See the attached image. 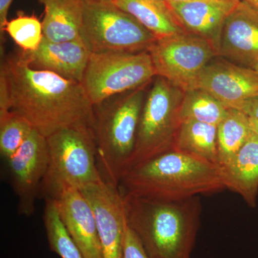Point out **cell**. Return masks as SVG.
Wrapping results in <instances>:
<instances>
[{
    "label": "cell",
    "mask_w": 258,
    "mask_h": 258,
    "mask_svg": "<svg viewBox=\"0 0 258 258\" xmlns=\"http://www.w3.org/2000/svg\"><path fill=\"white\" fill-rule=\"evenodd\" d=\"M81 39L93 53L149 51L157 37L112 2L82 3Z\"/></svg>",
    "instance_id": "8992f818"
},
{
    "label": "cell",
    "mask_w": 258,
    "mask_h": 258,
    "mask_svg": "<svg viewBox=\"0 0 258 258\" xmlns=\"http://www.w3.org/2000/svg\"><path fill=\"white\" fill-rule=\"evenodd\" d=\"M234 109L242 111L249 118L258 120V96L244 101Z\"/></svg>",
    "instance_id": "4316f807"
},
{
    "label": "cell",
    "mask_w": 258,
    "mask_h": 258,
    "mask_svg": "<svg viewBox=\"0 0 258 258\" xmlns=\"http://www.w3.org/2000/svg\"><path fill=\"white\" fill-rule=\"evenodd\" d=\"M55 200L61 220L85 258H103L96 220L81 191L69 189Z\"/></svg>",
    "instance_id": "5bb4252c"
},
{
    "label": "cell",
    "mask_w": 258,
    "mask_h": 258,
    "mask_svg": "<svg viewBox=\"0 0 258 258\" xmlns=\"http://www.w3.org/2000/svg\"><path fill=\"white\" fill-rule=\"evenodd\" d=\"M174 149L218 165L217 126L195 120L181 122Z\"/></svg>",
    "instance_id": "ffe728a7"
},
{
    "label": "cell",
    "mask_w": 258,
    "mask_h": 258,
    "mask_svg": "<svg viewBox=\"0 0 258 258\" xmlns=\"http://www.w3.org/2000/svg\"><path fill=\"white\" fill-rule=\"evenodd\" d=\"M23 52L34 69L50 71L79 83L82 81L91 54L82 39L55 42L44 37L37 50Z\"/></svg>",
    "instance_id": "2e32d148"
},
{
    "label": "cell",
    "mask_w": 258,
    "mask_h": 258,
    "mask_svg": "<svg viewBox=\"0 0 258 258\" xmlns=\"http://www.w3.org/2000/svg\"><path fill=\"white\" fill-rule=\"evenodd\" d=\"M220 168L226 189L240 195L249 208H255L258 197L257 134L251 132L233 159Z\"/></svg>",
    "instance_id": "e0dca14e"
},
{
    "label": "cell",
    "mask_w": 258,
    "mask_h": 258,
    "mask_svg": "<svg viewBox=\"0 0 258 258\" xmlns=\"http://www.w3.org/2000/svg\"><path fill=\"white\" fill-rule=\"evenodd\" d=\"M16 45L25 52H35L43 39L41 22L37 17L19 13L16 18L8 21L5 28Z\"/></svg>",
    "instance_id": "cb8c5ba5"
},
{
    "label": "cell",
    "mask_w": 258,
    "mask_h": 258,
    "mask_svg": "<svg viewBox=\"0 0 258 258\" xmlns=\"http://www.w3.org/2000/svg\"><path fill=\"white\" fill-rule=\"evenodd\" d=\"M123 195L127 224L150 257L191 258L201 223L200 197L171 202Z\"/></svg>",
    "instance_id": "3957f363"
},
{
    "label": "cell",
    "mask_w": 258,
    "mask_h": 258,
    "mask_svg": "<svg viewBox=\"0 0 258 258\" xmlns=\"http://www.w3.org/2000/svg\"><path fill=\"white\" fill-rule=\"evenodd\" d=\"M80 191L93 209L103 258H122L125 215L120 186L103 181Z\"/></svg>",
    "instance_id": "8fae6325"
},
{
    "label": "cell",
    "mask_w": 258,
    "mask_h": 258,
    "mask_svg": "<svg viewBox=\"0 0 258 258\" xmlns=\"http://www.w3.org/2000/svg\"><path fill=\"white\" fill-rule=\"evenodd\" d=\"M48 166L41 191L56 200L69 189L81 190L105 181L97 165L93 125L88 123L61 129L47 137Z\"/></svg>",
    "instance_id": "5b68a950"
},
{
    "label": "cell",
    "mask_w": 258,
    "mask_h": 258,
    "mask_svg": "<svg viewBox=\"0 0 258 258\" xmlns=\"http://www.w3.org/2000/svg\"><path fill=\"white\" fill-rule=\"evenodd\" d=\"M122 258H152L148 254L138 237L125 220Z\"/></svg>",
    "instance_id": "484cf974"
},
{
    "label": "cell",
    "mask_w": 258,
    "mask_h": 258,
    "mask_svg": "<svg viewBox=\"0 0 258 258\" xmlns=\"http://www.w3.org/2000/svg\"><path fill=\"white\" fill-rule=\"evenodd\" d=\"M49 247L60 258H85L61 220L55 200H47L43 215Z\"/></svg>",
    "instance_id": "603a6c76"
},
{
    "label": "cell",
    "mask_w": 258,
    "mask_h": 258,
    "mask_svg": "<svg viewBox=\"0 0 258 258\" xmlns=\"http://www.w3.org/2000/svg\"><path fill=\"white\" fill-rule=\"evenodd\" d=\"M10 183L18 200L20 215L30 216L45 179L49 161L47 138L33 129L8 161Z\"/></svg>",
    "instance_id": "30bf717a"
},
{
    "label": "cell",
    "mask_w": 258,
    "mask_h": 258,
    "mask_svg": "<svg viewBox=\"0 0 258 258\" xmlns=\"http://www.w3.org/2000/svg\"><path fill=\"white\" fill-rule=\"evenodd\" d=\"M112 3L132 15L157 40L186 32L164 0H113Z\"/></svg>",
    "instance_id": "d6986e66"
},
{
    "label": "cell",
    "mask_w": 258,
    "mask_h": 258,
    "mask_svg": "<svg viewBox=\"0 0 258 258\" xmlns=\"http://www.w3.org/2000/svg\"><path fill=\"white\" fill-rule=\"evenodd\" d=\"M44 7L43 37L50 41L81 39L82 3L79 0H37Z\"/></svg>",
    "instance_id": "ac0fdd59"
},
{
    "label": "cell",
    "mask_w": 258,
    "mask_h": 258,
    "mask_svg": "<svg viewBox=\"0 0 258 258\" xmlns=\"http://www.w3.org/2000/svg\"><path fill=\"white\" fill-rule=\"evenodd\" d=\"M168 5L177 4V3H189V2L208 1V0H165ZM229 1H240V0H229Z\"/></svg>",
    "instance_id": "f546056e"
},
{
    "label": "cell",
    "mask_w": 258,
    "mask_h": 258,
    "mask_svg": "<svg viewBox=\"0 0 258 258\" xmlns=\"http://www.w3.org/2000/svg\"><path fill=\"white\" fill-rule=\"evenodd\" d=\"M164 1H165V0H164Z\"/></svg>",
    "instance_id": "836d02e7"
},
{
    "label": "cell",
    "mask_w": 258,
    "mask_h": 258,
    "mask_svg": "<svg viewBox=\"0 0 258 258\" xmlns=\"http://www.w3.org/2000/svg\"><path fill=\"white\" fill-rule=\"evenodd\" d=\"M249 119L251 130L258 136V120L255 118H249Z\"/></svg>",
    "instance_id": "f1b7e54d"
},
{
    "label": "cell",
    "mask_w": 258,
    "mask_h": 258,
    "mask_svg": "<svg viewBox=\"0 0 258 258\" xmlns=\"http://www.w3.org/2000/svg\"><path fill=\"white\" fill-rule=\"evenodd\" d=\"M119 186L132 196L171 202L226 189L220 166L176 149L129 168Z\"/></svg>",
    "instance_id": "7a4b0ae2"
},
{
    "label": "cell",
    "mask_w": 258,
    "mask_h": 258,
    "mask_svg": "<svg viewBox=\"0 0 258 258\" xmlns=\"http://www.w3.org/2000/svg\"><path fill=\"white\" fill-rule=\"evenodd\" d=\"M144 86L93 107L97 159L105 181L119 186L135 149L144 101Z\"/></svg>",
    "instance_id": "277c9868"
},
{
    "label": "cell",
    "mask_w": 258,
    "mask_h": 258,
    "mask_svg": "<svg viewBox=\"0 0 258 258\" xmlns=\"http://www.w3.org/2000/svg\"><path fill=\"white\" fill-rule=\"evenodd\" d=\"M242 1L258 12V0H242Z\"/></svg>",
    "instance_id": "4dcf8cb0"
},
{
    "label": "cell",
    "mask_w": 258,
    "mask_h": 258,
    "mask_svg": "<svg viewBox=\"0 0 258 258\" xmlns=\"http://www.w3.org/2000/svg\"><path fill=\"white\" fill-rule=\"evenodd\" d=\"M184 95L166 79L156 80L144 101L129 168L174 149Z\"/></svg>",
    "instance_id": "52a82bcc"
},
{
    "label": "cell",
    "mask_w": 258,
    "mask_h": 258,
    "mask_svg": "<svg viewBox=\"0 0 258 258\" xmlns=\"http://www.w3.org/2000/svg\"><path fill=\"white\" fill-rule=\"evenodd\" d=\"M156 76L148 51L91 52L81 83L94 107L112 97L146 86Z\"/></svg>",
    "instance_id": "ba28073f"
},
{
    "label": "cell",
    "mask_w": 258,
    "mask_h": 258,
    "mask_svg": "<svg viewBox=\"0 0 258 258\" xmlns=\"http://www.w3.org/2000/svg\"><path fill=\"white\" fill-rule=\"evenodd\" d=\"M0 79L6 86L10 111L46 138L61 129L93 125V106L81 83L34 69L23 51L4 56Z\"/></svg>",
    "instance_id": "6da1fadb"
},
{
    "label": "cell",
    "mask_w": 258,
    "mask_h": 258,
    "mask_svg": "<svg viewBox=\"0 0 258 258\" xmlns=\"http://www.w3.org/2000/svg\"><path fill=\"white\" fill-rule=\"evenodd\" d=\"M251 132L249 117L239 110L229 108L227 114L217 125L219 166L225 165L233 159Z\"/></svg>",
    "instance_id": "44dd1931"
},
{
    "label": "cell",
    "mask_w": 258,
    "mask_h": 258,
    "mask_svg": "<svg viewBox=\"0 0 258 258\" xmlns=\"http://www.w3.org/2000/svg\"><path fill=\"white\" fill-rule=\"evenodd\" d=\"M228 110L210 93L201 89H193L184 93L180 105L179 122L195 120L217 126Z\"/></svg>",
    "instance_id": "7402d4cb"
},
{
    "label": "cell",
    "mask_w": 258,
    "mask_h": 258,
    "mask_svg": "<svg viewBox=\"0 0 258 258\" xmlns=\"http://www.w3.org/2000/svg\"><path fill=\"white\" fill-rule=\"evenodd\" d=\"M194 89H201L228 108L258 96V74L254 69L217 62L208 64Z\"/></svg>",
    "instance_id": "7c38bea8"
},
{
    "label": "cell",
    "mask_w": 258,
    "mask_h": 258,
    "mask_svg": "<svg viewBox=\"0 0 258 258\" xmlns=\"http://www.w3.org/2000/svg\"><path fill=\"white\" fill-rule=\"evenodd\" d=\"M13 0H0V33L1 40L4 37L5 28L8 23V15Z\"/></svg>",
    "instance_id": "83f0119b"
},
{
    "label": "cell",
    "mask_w": 258,
    "mask_h": 258,
    "mask_svg": "<svg viewBox=\"0 0 258 258\" xmlns=\"http://www.w3.org/2000/svg\"><path fill=\"white\" fill-rule=\"evenodd\" d=\"M81 3H94V2H112L113 0H79Z\"/></svg>",
    "instance_id": "1f68e13d"
},
{
    "label": "cell",
    "mask_w": 258,
    "mask_h": 258,
    "mask_svg": "<svg viewBox=\"0 0 258 258\" xmlns=\"http://www.w3.org/2000/svg\"><path fill=\"white\" fill-rule=\"evenodd\" d=\"M240 1L208 0L169 5L182 28L208 40L219 54L226 20Z\"/></svg>",
    "instance_id": "9a60e30c"
},
{
    "label": "cell",
    "mask_w": 258,
    "mask_h": 258,
    "mask_svg": "<svg viewBox=\"0 0 258 258\" xmlns=\"http://www.w3.org/2000/svg\"><path fill=\"white\" fill-rule=\"evenodd\" d=\"M33 128L23 117L11 112L0 119V153L8 161L20 149Z\"/></svg>",
    "instance_id": "d4e9b609"
},
{
    "label": "cell",
    "mask_w": 258,
    "mask_h": 258,
    "mask_svg": "<svg viewBox=\"0 0 258 258\" xmlns=\"http://www.w3.org/2000/svg\"><path fill=\"white\" fill-rule=\"evenodd\" d=\"M148 52L156 75L184 93L195 88L203 70L218 55L208 40L186 31L157 40Z\"/></svg>",
    "instance_id": "9c48e42d"
},
{
    "label": "cell",
    "mask_w": 258,
    "mask_h": 258,
    "mask_svg": "<svg viewBox=\"0 0 258 258\" xmlns=\"http://www.w3.org/2000/svg\"><path fill=\"white\" fill-rule=\"evenodd\" d=\"M252 69H254V71H255L256 72H257L258 74V62H257V63L254 64V67L252 68Z\"/></svg>",
    "instance_id": "d6a6232c"
},
{
    "label": "cell",
    "mask_w": 258,
    "mask_h": 258,
    "mask_svg": "<svg viewBox=\"0 0 258 258\" xmlns=\"http://www.w3.org/2000/svg\"><path fill=\"white\" fill-rule=\"evenodd\" d=\"M219 54L249 69L258 62V12L242 0L226 20Z\"/></svg>",
    "instance_id": "4fadbf2b"
}]
</instances>
